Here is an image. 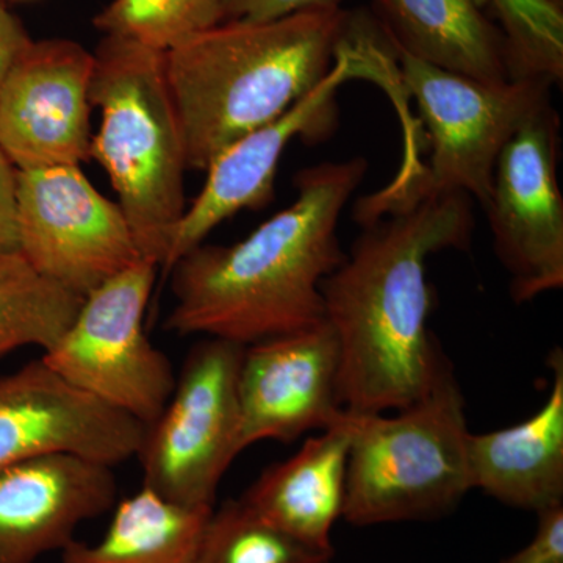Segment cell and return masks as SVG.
<instances>
[{"mask_svg": "<svg viewBox=\"0 0 563 563\" xmlns=\"http://www.w3.org/2000/svg\"><path fill=\"white\" fill-rule=\"evenodd\" d=\"M16 224L25 261L81 298L143 261L120 203L79 165L16 169Z\"/></svg>", "mask_w": 563, "mask_h": 563, "instance_id": "cell-9", "label": "cell"}, {"mask_svg": "<svg viewBox=\"0 0 563 563\" xmlns=\"http://www.w3.org/2000/svg\"><path fill=\"white\" fill-rule=\"evenodd\" d=\"M90 101L101 113L90 161L106 169L143 258L163 266L187 210L188 169L165 52L103 36Z\"/></svg>", "mask_w": 563, "mask_h": 563, "instance_id": "cell-4", "label": "cell"}, {"mask_svg": "<svg viewBox=\"0 0 563 563\" xmlns=\"http://www.w3.org/2000/svg\"><path fill=\"white\" fill-rule=\"evenodd\" d=\"M18 251L16 168L0 151V252Z\"/></svg>", "mask_w": 563, "mask_h": 563, "instance_id": "cell-26", "label": "cell"}, {"mask_svg": "<svg viewBox=\"0 0 563 563\" xmlns=\"http://www.w3.org/2000/svg\"><path fill=\"white\" fill-rule=\"evenodd\" d=\"M559 114L537 113L503 147L485 213L517 303L563 287V198Z\"/></svg>", "mask_w": 563, "mask_h": 563, "instance_id": "cell-11", "label": "cell"}, {"mask_svg": "<svg viewBox=\"0 0 563 563\" xmlns=\"http://www.w3.org/2000/svg\"><path fill=\"white\" fill-rule=\"evenodd\" d=\"M211 509L177 506L141 487L117 504L98 543L74 539L62 563H195Z\"/></svg>", "mask_w": 563, "mask_h": 563, "instance_id": "cell-19", "label": "cell"}, {"mask_svg": "<svg viewBox=\"0 0 563 563\" xmlns=\"http://www.w3.org/2000/svg\"><path fill=\"white\" fill-rule=\"evenodd\" d=\"M340 352L325 322L244 347L240 368V450L290 443L324 431L343 412Z\"/></svg>", "mask_w": 563, "mask_h": 563, "instance_id": "cell-14", "label": "cell"}, {"mask_svg": "<svg viewBox=\"0 0 563 563\" xmlns=\"http://www.w3.org/2000/svg\"><path fill=\"white\" fill-rule=\"evenodd\" d=\"M380 76L383 66L372 44L351 32L331 73L309 95L276 121L236 140L210 163L206 184L190 209L185 210L162 268L169 272L181 255L202 244L233 214L272 202L277 166L288 144L295 139L320 141L331 135L340 87L355 77L379 81Z\"/></svg>", "mask_w": 563, "mask_h": 563, "instance_id": "cell-10", "label": "cell"}, {"mask_svg": "<svg viewBox=\"0 0 563 563\" xmlns=\"http://www.w3.org/2000/svg\"><path fill=\"white\" fill-rule=\"evenodd\" d=\"M393 49L483 84L512 80L501 29L477 0H374Z\"/></svg>", "mask_w": 563, "mask_h": 563, "instance_id": "cell-18", "label": "cell"}, {"mask_svg": "<svg viewBox=\"0 0 563 563\" xmlns=\"http://www.w3.org/2000/svg\"><path fill=\"white\" fill-rule=\"evenodd\" d=\"M501 21L512 79H563V13L543 0H492Z\"/></svg>", "mask_w": 563, "mask_h": 563, "instance_id": "cell-23", "label": "cell"}, {"mask_svg": "<svg viewBox=\"0 0 563 563\" xmlns=\"http://www.w3.org/2000/svg\"><path fill=\"white\" fill-rule=\"evenodd\" d=\"M146 426L79 390L43 358L0 374V470L47 454L117 466L136 457Z\"/></svg>", "mask_w": 563, "mask_h": 563, "instance_id": "cell-13", "label": "cell"}, {"mask_svg": "<svg viewBox=\"0 0 563 563\" xmlns=\"http://www.w3.org/2000/svg\"><path fill=\"white\" fill-rule=\"evenodd\" d=\"M244 346L210 339L192 344L157 420L136 453L143 487L177 506L211 509L240 450L239 379Z\"/></svg>", "mask_w": 563, "mask_h": 563, "instance_id": "cell-7", "label": "cell"}, {"mask_svg": "<svg viewBox=\"0 0 563 563\" xmlns=\"http://www.w3.org/2000/svg\"><path fill=\"white\" fill-rule=\"evenodd\" d=\"M531 542L501 563H563V504L544 509Z\"/></svg>", "mask_w": 563, "mask_h": 563, "instance_id": "cell-24", "label": "cell"}, {"mask_svg": "<svg viewBox=\"0 0 563 563\" xmlns=\"http://www.w3.org/2000/svg\"><path fill=\"white\" fill-rule=\"evenodd\" d=\"M81 301V296L36 272L20 251L0 252V358L25 346L49 350Z\"/></svg>", "mask_w": 563, "mask_h": 563, "instance_id": "cell-20", "label": "cell"}, {"mask_svg": "<svg viewBox=\"0 0 563 563\" xmlns=\"http://www.w3.org/2000/svg\"><path fill=\"white\" fill-rule=\"evenodd\" d=\"M553 385L531 418L510 428L470 433L472 488L496 501L539 514L563 504V354L548 357Z\"/></svg>", "mask_w": 563, "mask_h": 563, "instance_id": "cell-16", "label": "cell"}, {"mask_svg": "<svg viewBox=\"0 0 563 563\" xmlns=\"http://www.w3.org/2000/svg\"><path fill=\"white\" fill-rule=\"evenodd\" d=\"M118 503L113 466L47 454L0 470V563H35Z\"/></svg>", "mask_w": 563, "mask_h": 563, "instance_id": "cell-15", "label": "cell"}, {"mask_svg": "<svg viewBox=\"0 0 563 563\" xmlns=\"http://www.w3.org/2000/svg\"><path fill=\"white\" fill-rule=\"evenodd\" d=\"M391 51L396 84L417 102L432 154L428 163L404 166L390 185L361 198L355 221L365 225L455 192L485 209L503 147L551 106V85L536 79L483 84Z\"/></svg>", "mask_w": 563, "mask_h": 563, "instance_id": "cell-5", "label": "cell"}, {"mask_svg": "<svg viewBox=\"0 0 563 563\" xmlns=\"http://www.w3.org/2000/svg\"><path fill=\"white\" fill-rule=\"evenodd\" d=\"M231 0H111L96 29L151 49L169 52L228 20Z\"/></svg>", "mask_w": 563, "mask_h": 563, "instance_id": "cell-22", "label": "cell"}, {"mask_svg": "<svg viewBox=\"0 0 563 563\" xmlns=\"http://www.w3.org/2000/svg\"><path fill=\"white\" fill-rule=\"evenodd\" d=\"M473 199L463 192L362 225L335 272L321 284L324 322L340 352V401L361 413L398 412L428 393L444 361L428 320L426 262L466 250Z\"/></svg>", "mask_w": 563, "mask_h": 563, "instance_id": "cell-1", "label": "cell"}, {"mask_svg": "<svg viewBox=\"0 0 563 563\" xmlns=\"http://www.w3.org/2000/svg\"><path fill=\"white\" fill-rule=\"evenodd\" d=\"M343 412L290 459L263 470L240 498L273 528L322 551H333L346 499L351 435Z\"/></svg>", "mask_w": 563, "mask_h": 563, "instance_id": "cell-17", "label": "cell"}, {"mask_svg": "<svg viewBox=\"0 0 563 563\" xmlns=\"http://www.w3.org/2000/svg\"><path fill=\"white\" fill-rule=\"evenodd\" d=\"M548 5L553 7V9L562 11L563 13V0H543Z\"/></svg>", "mask_w": 563, "mask_h": 563, "instance_id": "cell-28", "label": "cell"}, {"mask_svg": "<svg viewBox=\"0 0 563 563\" xmlns=\"http://www.w3.org/2000/svg\"><path fill=\"white\" fill-rule=\"evenodd\" d=\"M95 54L73 40L32 41L0 91V151L16 169L90 161Z\"/></svg>", "mask_w": 563, "mask_h": 563, "instance_id": "cell-12", "label": "cell"}, {"mask_svg": "<svg viewBox=\"0 0 563 563\" xmlns=\"http://www.w3.org/2000/svg\"><path fill=\"white\" fill-rule=\"evenodd\" d=\"M351 29L343 9L228 20L166 52L188 169L206 172L225 147L309 95L331 73Z\"/></svg>", "mask_w": 563, "mask_h": 563, "instance_id": "cell-3", "label": "cell"}, {"mask_svg": "<svg viewBox=\"0 0 563 563\" xmlns=\"http://www.w3.org/2000/svg\"><path fill=\"white\" fill-rule=\"evenodd\" d=\"M32 41L22 22L0 0V91L14 63Z\"/></svg>", "mask_w": 563, "mask_h": 563, "instance_id": "cell-27", "label": "cell"}, {"mask_svg": "<svg viewBox=\"0 0 563 563\" xmlns=\"http://www.w3.org/2000/svg\"><path fill=\"white\" fill-rule=\"evenodd\" d=\"M368 169L354 157L296 176V201L231 246L199 244L174 263L165 331L240 346L324 322L321 284L344 261L339 220Z\"/></svg>", "mask_w": 563, "mask_h": 563, "instance_id": "cell-2", "label": "cell"}, {"mask_svg": "<svg viewBox=\"0 0 563 563\" xmlns=\"http://www.w3.org/2000/svg\"><path fill=\"white\" fill-rule=\"evenodd\" d=\"M333 554L273 528L239 498L211 509L195 563H332Z\"/></svg>", "mask_w": 563, "mask_h": 563, "instance_id": "cell-21", "label": "cell"}, {"mask_svg": "<svg viewBox=\"0 0 563 563\" xmlns=\"http://www.w3.org/2000/svg\"><path fill=\"white\" fill-rule=\"evenodd\" d=\"M343 2L344 0H231L228 20H277L301 11L342 9Z\"/></svg>", "mask_w": 563, "mask_h": 563, "instance_id": "cell-25", "label": "cell"}, {"mask_svg": "<svg viewBox=\"0 0 563 563\" xmlns=\"http://www.w3.org/2000/svg\"><path fill=\"white\" fill-rule=\"evenodd\" d=\"M350 429L347 523L433 520L472 492L465 398L453 365L442 362L428 393L391 417L344 409Z\"/></svg>", "mask_w": 563, "mask_h": 563, "instance_id": "cell-6", "label": "cell"}, {"mask_svg": "<svg viewBox=\"0 0 563 563\" xmlns=\"http://www.w3.org/2000/svg\"><path fill=\"white\" fill-rule=\"evenodd\" d=\"M157 269L143 258L103 282L41 355L66 383L144 426L165 409L177 377L168 355L144 332Z\"/></svg>", "mask_w": 563, "mask_h": 563, "instance_id": "cell-8", "label": "cell"}]
</instances>
